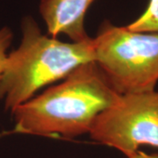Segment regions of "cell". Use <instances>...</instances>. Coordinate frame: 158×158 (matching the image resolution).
I'll return each instance as SVG.
<instances>
[{"mask_svg":"<svg viewBox=\"0 0 158 158\" xmlns=\"http://www.w3.org/2000/svg\"><path fill=\"white\" fill-rule=\"evenodd\" d=\"M120 94L94 61L75 69L62 82L18 106L12 133L72 139L89 134L96 118Z\"/></svg>","mask_w":158,"mask_h":158,"instance_id":"6da1fadb","label":"cell"},{"mask_svg":"<svg viewBox=\"0 0 158 158\" xmlns=\"http://www.w3.org/2000/svg\"><path fill=\"white\" fill-rule=\"evenodd\" d=\"M21 33L20 44L7 54L0 77V101L11 113L43 87L94 61L93 38L64 42L43 34L30 16L22 19Z\"/></svg>","mask_w":158,"mask_h":158,"instance_id":"7a4b0ae2","label":"cell"},{"mask_svg":"<svg viewBox=\"0 0 158 158\" xmlns=\"http://www.w3.org/2000/svg\"><path fill=\"white\" fill-rule=\"evenodd\" d=\"M93 41L94 62L117 93L156 90L157 33L135 32L105 20Z\"/></svg>","mask_w":158,"mask_h":158,"instance_id":"3957f363","label":"cell"},{"mask_svg":"<svg viewBox=\"0 0 158 158\" xmlns=\"http://www.w3.org/2000/svg\"><path fill=\"white\" fill-rule=\"evenodd\" d=\"M89 135L127 158L142 145L158 148V91L119 95L97 117Z\"/></svg>","mask_w":158,"mask_h":158,"instance_id":"277c9868","label":"cell"},{"mask_svg":"<svg viewBox=\"0 0 158 158\" xmlns=\"http://www.w3.org/2000/svg\"><path fill=\"white\" fill-rule=\"evenodd\" d=\"M96 0H41L40 13L47 26L48 34L56 38L64 34L70 41L89 39L85 19L90 6Z\"/></svg>","mask_w":158,"mask_h":158,"instance_id":"5b68a950","label":"cell"},{"mask_svg":"<svg viewBox=\"0 0 158 158\" xmlns=\"http://www.w3.org/2000/svg\"><path fill=\"white\" fill-rule=\"evenodd\" d=\"M127 27L135 32L158 34V0H149L143 13Z\"/></svg>","mask_w":158,"mask_h":158,"instance_id":"8992f818","label":"cell"},{"mask_svg":"<svg viewBox=\"0 0 158 158\" xmlns=\"http://www.w3.org/2000/svg\"><path fill=\"white\" fill-rule=\"evenodd\" d=\"M13 38L11 30L7 27L0 29V77L4 69L5 62L7 56V50L10 48Z\"/></svg>","mask_w":158,"mask_h":158,"instance_id":"52a82bcc","label":"cell"},{"mask_svg":"<svg viewBox=\"0 0 158 158\" xmlns=\"http://www.w3.org/2000/svg\"><path fill=\"white\" fill-rule=\"evenodd\" d=\"M128 158H158L157 154H146V153L142 152V151H138L135 155H133L132 156Z\"/></svg>","mask_w":158,"mask_h":158,"instance_id":"ba28073f","label":"cell"}]
</instances>
